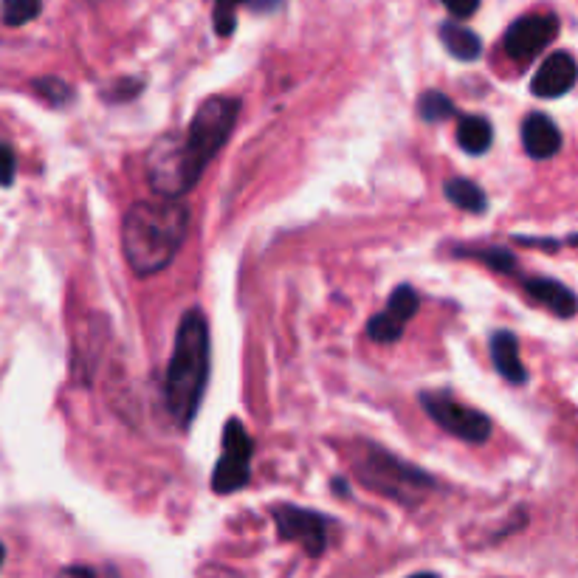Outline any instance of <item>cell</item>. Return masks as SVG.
<instances>
[{"instance_id":"30bf717a","label":"cell","mask_w":578,"mask_h":578,"mask_svg":"<svg viewBox=\"0 0 578 578\" xmlns=\"http://www.w3.org/2000/svg\"><path fill=\"white\" fill-rule=\"evenodd\" d=\"M576 79L578 65L573 60V54L556 51V54H550L545 63L539 65V71H536V77L531 82V91L539 99H559V96H564L576 85Z\"/></svg>"},{"instance_id":"ba28073f","label":"cell","mask_w":578,"mask_h":578,"mask_svg":"<svg viewBox=\"0 0 578 578\" xmlns=\"http://www.w3.org/2000/svg\"><path fill=\"white\" fill-rule=\"evenodd\" d=\"M277 519V531L285 542H297L308 556H322L328 547V528L330 519L325 514H316L308 508L297 505H282L274 511Z\"/></svg>"},{"instance_id":"44dd1931","label":"cell","mask_w":578,"mask_h":578,"mask_svg":"<svg viewBox=\"0 0 578 578\" xmlns=\"http://www.w3.org/2000/svg\"><path fill=\"white\" fill-rule=\"evenodd\" d=\"M32 88H34V94L43 96L48 105H54V108H65V105L74 99L71 85H68V82H63V79H57V77L34 79Z\"/></svg>"},{"instance_id":"e0dca14e","label":"cell","mask_w":578,"mask_h":578,"mask_svg":"<svg viewBox=\"0 0 578 578\" xmlns=\"http://www.w3.org/2000/svg\"><path fill=\"white\" fill-rule=\"evenodd\" d=\"M454 254H460V257H474V260H480L488 268H494V271H502V274H514L516 271V257L508 249H502V246H488V249H457Z\"/></svg>"},{"instance_id":"ffe728a7","label":"cell","mask_w":578,"mask_h":578,"mask_svg":"<svg viewBox=\"0 0 578 578\" xmlns=\"http://www.w3.org/2000/svg\"><path fill=\"white\" fill-rule=\"evenodd\" d=\"M418 113H421L423 122H443V119L454 116V102L440 91H426L418 99Z\"/></svg>"},{"instance_id":"5b68a950","label":"cell","mask_w":578,"mask_h":578,"mask_svg":"<svg viewBox=\"0 0 578 578\" xmlns=\"http://www.w3.org/2000/svg\"><path fill=\"white\" fill-rule=\"evenodd\" d=\"M147 181L167 201H178L181 195H187L189 189L201 181V175L189 164L178 133H167L150 147V153H147Z\"/></svg>"},{"instance_id":"277c9868","label":"cell","mask_w":578,"mask_h":578,"mask_svg":"<svg viewBox=\"0 0 578 578\" xmlns=\"http://www.w3.org/2000/svg\"><path fill=\"white\" fill-rule=\"evenodd\" d=\"M359 477L367 488H375L398 502H418L432 488V477L423 469H415L395 454L384 449H367L359 460Z\"/></svg>"},{"instance_id":"52a82bcc","label":"cell","mask_w":578,"mask_h":578,"mask_svg":"<svg viewBox=\"0 0 578 578\" xmlns=\"http://www.w3.org/2000/svg\"><path fill=\"white\" fill-rule=\"evenodd\" d=\"M251 454L254 440L240 421L226 423L223 429V454L212 471V491L215 494H235L251 477Z\"/></svg>"},{"instance_id":"6da1fadb","label":"cell","mask_w":578,"mask_h":578,"mask_svg":"<svg viewBox=\"0 0 578 578\" xmlns=\"http://www.w3.org/2000/svg\"><path fill=\"white\" fill-rule=\"evenodd\" d=\"M189 232V209L181 201H139L127 209L122 223V249L139 277L170 266Z\"/></svg>"},{"instance_id":"2e32d148","label":"cell","mask_w":578,"mask_h":578,"mask_svg":"<svg viewBox=\"0 0 578 578\" xmlns=\"http://www.w3.org/2000/svg\"><path fill=\"white\" fill-rule=\"evenodd\" d=\"M457 141L471 156H483V153H488L491 141H494V130H491L488 119H483V116H466L457 125Z\"/></svg>"},{"instance_id":"9a60e30c","label":"cell","mask_w":578,"mask_h":578,"mask_svg":"<svg viewBox=\"0 0 578 578\" xmlns=\"http://www.w3.org/2000/svg\"><path fill=\"white\" fill-rule=\"evenodd\" d=\"M443 195L446 201H452L457 209L463 212H474L480 215L488 209V198H485V189L480 184H474L469 178H449L446 187H443Z\"/></svg>"},{"instance_id":"8fae6325","label":"cell","mask_w":578,"mask_h":578,"mask_svg":"<svg viewBox=\"0 0 578 578\" xmlns=\"http://www.w3.org/2000/svg\"><path fill=\"white\" fill-rule=\"evenodd\" d=\"M522 144H525L528 156L545 161V158H553L562 150V133H559V127L550 116L531 113L522 122Z\"/></svg>"},{"instance_id":"d6986e66","label":"cell","mask_w":578,"mask_h":578,"mask_svg":"<svg viewBox=\"0 0 578 578\" xmlns=\"http://www.w3.org/2000/svg\"><path fill=\"white\" fill-rule=\"evenodd\" d=\"M43 3L40 0H3L0 3V20L6 26H26L29 20L40 15Z\"/></svg>"},{"instance_id":"603a6c76","label":"cell","mask_w":578,"mask_h":578,"mask_svg":"<svg viewBox=\"0 0 578 578\" xmlns=\"http://www.w3.org/2000/svg\"><path fill=\"white\" fill-rule=\"evenodd\" d=\"M246 0H215V32L229 37L237 26V6Z\"/></svg>"},{"instance_id":"83f0119b","label":"cell","mask_w":578,"mask_h":578,"mask_svg":"<svg viewBox=\"0 0 578 578\" xmlns=\"http://www.w3.org/2000/svg\"><path fill=\"white\" fill-rule=\"evenodd\" d=\"M412 578H438V576H435V573H418V576Z\"/></svg>"},{"instance_id":"d4e9b609","label":"cell","mask_w":578,"mask_h":578,"mask_svg":"<svg viewBox=\"0 0 578 578\" xmlns=\"http://www.w3.org/2000/svg\"><path fill=\"white\" fill-rule=\"evenodd\" d=\"M449 12H452L454 17H471L477 9H480V0H440Z\"/></svg>"},{"instance_id":"7402d4cb","label":"cell","mask_w":578,"mask_h":578,"mask_svg":"<svg viewBox=\"0 0 578 578\" xmlns=\"http://www.w3.org/2000/svg\"><path fill=\"white\" fill-rule=\"evenodd\" d=\"M404 328H407V325H401L398 319H392L387 311L375 313L373 319L367 322V333H370V339L381 344L398 342V339L404 336Z\"/></svg>"},{"instance_id":"7c38bea8","label":"cell","mask_w":578,"mask_h":578,"mask_svg":"<svg viewBox=\"0 0 578 578\" xmlns=\"http://www.w3.org/2000/svg\"><path fill=\"white\" fill-rule=\"evenodd\" d=\"M525 291L533 302H539L542 308H547L550 313L562 316V319H570L576 316L578 311V299L576 294L556 280H547V277H533V280H525Z\"/></svg>"},{"instance_id":"4316f807","label":"cell","mask_w":578,"mask_h":578,"mask_svg":"<svg viewBox=\"0 0 578 578\" xmlns=\"http://www.w3.org/2000/svg\"><path fill=\"white\" fill-rule=\"evenodd\" d=\"M282 0H251V6H254V9H257V12H271V9H277V6H280Z\"/></svg>"},{"instance_id":"4fadbf2b","label":"cell","mask_w":578,"mask_h":578,"mask_svg":"<svg viewBox=\"0 0 578 578\" xmlns=\"http://www.w3.org/2000/svg\"><path fill=\"white\" fill-rule=\"evenodd\" d=\"M491 361L497 367V373L508 381V384H525L528 381V370L519 359V342L511 330H497L491 336Z\"/></svg>"},{"instance_id":"9c48e42d","label":"cell","mask_w":578,"mask_h":578,"mask_svg":"<svg viewBox=\"0 0 578 578\" xmlns=\"http://www.w3.org/2000/svg\"><path fill=\"white\" fill-rule=\"evenodd\" d=\"M559 34V20L553 15H528L519 17L514 26L505 32V54L514 63H531L533 57L547 48Z\"/></svg>"},{"instance_id":"cb8c5ba5","label":"cell","mask_w":578,"mask_h":578,"mask_svg":"<svg viewBox=\"0 0 578 578\" xmlns=\"http://www.w3.org/2000/svg\"><path fill=\"white\" fill-rule=\"evenodd\" d=\"M17 172V156L12 144L0 141V187H12Z\"/></svg>"},{"instance_id":"f1b7e54d","label":"cell","mask_w":578,"mask_h":578,"mask_svg":"<svg viewBox=\"0 0 578 578\" xmlns=\"http://www.w3.org/2000/svg\"><path fill=\"white\" fill-rule=\"evenodd\" d=\"M3 559H6V547L0 545V567H3Z\"/></svg>"},{"instance_id":"ac0fdd59","label":"cell","mask_w":578,"mask_h":578,"mask_svg":"<svg viewBox=\"0 0 578 578\" xmlns=\"http://www.w3.org/2000/svg\"><path fill=\"white\" fill-rule=\"evenodd\" d=\"M418 305H421V297L415 294V288L398 285L390 294V299H387V313H390L392 319H398L401 325H407L409 319L418 313Z\"/></svg>"},{"instance_id":"484cf974","label":"cell","mask_w":578,"mask_h":578,"mask_svg":"<svg viewBox=\"0 0 578 578\" xmlns=\"http://www.w3.org/2000/svg\"><path fill=\"white\" fill-rule=\"evenodd\" d=\"M63 578H99V576H96V570H91V567H68L63 573Z\"/></svg>"},{"instance_id":"8992f818","label":"cell","mask_w":578,"mask_h":578,"mask_svg":"<svg viewBox=\"0 0 578 578\" xmlns=\"http://www.w3.org/2000/svg\"><path fill=\"white\" fill-rule=\"evenodd\" d=\"M421 404L426 415L454 438L466 440V443H485L491 438V429H494L491 418L483 415L480 409L460 404L449 392H421Z\"/></svg>"},{"instance_id":"5bb4252c","label":"cell","mask_w":578,"mask_h":578,"mask_svg":"<svg viewBox=\"0 0 578 578\" xmlns=\"http://www.w3.org/2000/svg\"><path fill=\"white\" fill-rule=\"evenodd\" d=\"M440 40H443V46H446V51L452 54L454 60H463V63L477 60L480 51H483L480 37L469 32V29H463V26H457V23H443L440 26Z\"/></svg>"},{"instance_id":"7a4b0ae2","label":"cell","mask_w":578,"mask_h":578,"mask_svg":"<svg viewBox=\"0 0 578 578\" xmlns=\"http://www.w3.org/2000/svg\"><path fill=\"white\" fill-rule=\"evenodd\" d=\"M209 378V322L198 308L184 313L175 344H172V359L167 367V409L178 421V426L189 429L206 390Z\"/></svg>"},{"instance_id":"3957f363","label":"cell","mask_w":578,"mask_h":578,"mask_svg":"<svg viewBox=\"0 0 578 578\" xmlns=\"http://www.w3.org/2000/svg\"><path fill=\"white\" fill-rule=\"evenodd\" d=\"M237 113H240V102L232 96H209L206 102H201V108L195 110L187 136H181V147L198 175H204L209 161L218 156V150L226 144L237 122Z\"/></svg>"}]
</instances>
